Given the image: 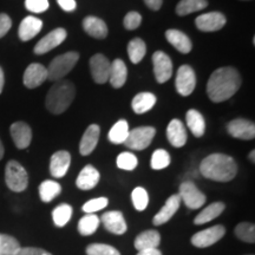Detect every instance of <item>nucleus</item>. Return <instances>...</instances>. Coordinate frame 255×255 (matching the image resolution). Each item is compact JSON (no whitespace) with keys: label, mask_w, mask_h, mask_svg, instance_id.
I'll use <instances>...</instances> for the list:
<instances>
[{"label":"nucleus","mask_w":255,"mask_h":255,"mask_svg":"<svg viewBox=\"0 0 255 255\" xmlns=\"http://www.w3.org/2000/svg\"><path fill=\"white\" fill-rule=\"evenodd\" d=\"M241 87V76L237 69L225 66L215 70L207 83V95L214 103L232 98Z\"/></svg>","instance_id":"f257e3e1"},{"label":"nucleus","mask_w":255,"mask_h":255,"mask_svg":"<svg viewBox=\"0 0 255 255\" xmlns=\"http://www.w3.org/2000/svg\"><path fill=\"white\" fill-rule=\"evenodd\" d=\"M200 173L203 177L216 182H229L238 174V164L232 156L212 154L202 159Z\"/></svg>","instance_id":"f03ea898"},{"label":"nucleus","mask_w":255,"mask_h":255,"mask_svg":"<svg viewBox=\"0 0 255 255\" xmlns=\"http://www.w3.org/2000/svg\"><path fill=\"white\" fill-rule=\"evenodd\" d=\"M76 89L70 81H58L51 87L46 95L45 105L51 114L65 113L75 100Z\"/></svg>","instance_id":"7ed1b4c3"},{"label":"nucleus","mask_w":255,"mask_h":255,"mask_svg":"<svg viewBox=\"0 0 255 255\" xmlns=\"http://www.w3.org/2000/svg\"><path fill=\"white\" fill-rule=\"evenodd\" d=\"M79 55L76 51L63 53L56 57L52 62L50 63L47 69V79L52 82H58L65 77L71 70L75 68L76 64L78 63Z\"/></svg>","instance_id":"20e7f679"},{"label":"nucleus","mask_w":255,"mask_h":255,"mask_svg":"<svg viewBox=\"0 0 255 255\" xmlns=\"http://www.w3.org/2000/svg\"><path fill=\"white\" fill-rule=\"evenodd\" d=\"M5 182L8 189L21 193L28 186V175L25 168L17 161H9L5 169Z\"/></svg>","instance_id":"39448f33"},{"label":"nucleus","mask_w":255,"mask_h":255,"mask_svg":"<svg viewBox=\"0 0 255 255\" xmlns=\"http://www.w3.org/2000/svg\"><path fill=\"white\" fill-rule=\"evenodd\" d=\"M155 135L156 129L154 127L135 128L129 131V135H128L124 144L132 150H144L151 144Z\"/></svg>","instance_id":"423d86ee"},{"label":"nucleus","mask_w":255,"mask_h":255,"mask_svg":"<svg viewBox=\"0 0 255 255\" xmlns=\"http://www.w3.org/2000/svg\"><path fill=\"white\" fill-rule=\"evenodd\" d=\"M178 196L189 209L201 208L207 200L205 194L195 186V183L190 182V181L181 183L180 189H178Z\"/></svg>","instance_id":"0eeeda50"},{"label":"nucleus","mask_w":255,"mask_h":255,"mask_svg":"<svg viewBox=\"0 0 255 255\" xmlns=\"http://www.w3.org/2000/svg\"><path fill=\"white\" fill-rule=\"evenodd\" d=\"M226 228L222 225H215L203 231L197 232L191 237V245L197 248H207L215 245L225 237Z\"/></svg>","instance_id":"6e6552de"},{"label":"nucleus","mask_w":255,"mask_h":255,"mask_svg":"<svg viewBox=\"0 0 255 255\" xmlns=\"http://www.w3.org/2000/svg\"><path fill=\"white\" fill-rule=\"evenodd\" d=\"M175 88L181 96H189L196 88V75L189 65L180 66L175 79Z\"/></svg>","instance_id":"1a4fd4ad"},{"label":"nucleus","mask_w":255,"mask_h":255,"mask_svg":"<svg viewBox=\"0 0 255 255\" xmlns=\"http://www.w3.org/2000/svg\"><path fill=\"white\" fill-rule=\"evenodd\" d=\"M154 76L159 84L168 82L173 76V62L163 51H156L152 55Z\"/></svg>","instance_id":"9d476101"},{"label":"nucleus","mask_w":255,"mask_h":255,"mask_svg":"<svg viewBox=\"0 0 255 255\" xmlns=\"http://www.w3.org/2000/svg\"><path fill=\"white\" fill-rule=\"evenodd\" d=\"M89 65H90L91 76L94 78L95 83H97V84H104V83L109 81L111 63L104 55L96 53V55H94L90 58Z\"/></svg>","instance_id":"9b49d317"},{"label":"nucleus","mask_w":255,"mask_h":255,"mask_svg":"<svg viewBox=\"0 0 255 255\" xmlns=\"http://www.w3.org/2000/svg\"><path fill=\"white\" fill-rule=\"evenodd\" d=\"M66 36H68V33H66V31L62 27H58L56 28V30L51 31L50 33H47L45 37L41 38V39L36 44V46H34L33 49L34 53H36V55H44V53H47L49 51L59 46L60 44L66 39Z\"/></svg>","instance_id":"f8f14e48"},{"label":"nucleus","mask_w":255,"mask_h":255,"mask_svg":"<svg viewBox=\"0 0 255 255\" xmlns=\"http://www.w3.org/2000/svg\"><path fill=\"white\" fill-rule=\"evenodd\" d=\"M226 17L221 12H208L199 15L195 20L196 27L202 32H215L226 25Z\"/></svg>","instance_id":"ddd939ff"},{"label":"nucleus","mask_w":255,"mask_h":255,"mask_svg":"<svg viewBox=\"0 0 255 255\" xmlns=\"http://www.w3.org/2000/svg\"><path fill=\"white\" fill-rule=\"evenodd\" d=\"M228 133L235 138L250 141L255 137V126L251 121L245 119L233 120L227 126Z\"/></svg>","instance_id":"4468645a"},{"label":"nucleus","mask_w":255,"mask_h":255,"mask_svg":"<svg viewBox=\"0 0 255 255\" xmlns=\"http://www.w3.org/2000/svg\"><path fill=\"white\" fill-rule=\"evenodd\" d=\"M101 221L103 223L104 228L115 235H123L128 229L123 213L119 212V210H111V212L104 213L102 215Z\"/></svg>","instance_id":"2eb2a0df"},{"label":"nucleus","mask_w":255,"mask_h":255,"mask_svg":"<svg viewBox=\"0 0 255 255\" xmlns=\"http://www.w3.org/2000/svg\"><path fill=\"white\" fill-rule=\"evenodd\" d=\"M47 79V69L39 63H32L25 70L23 82L28 89L38 88Z\"/></svg>","instance_id":"dca6fc26"},{"label":"nucleus","mask_w":255,"mask_h":255,"mask_svg":"<svg viewBox=\"0 0 255 255\" xmlns=\"http://www.w3.org/2000/svg\"><path fill=\"white\" fill-rule=\"evenodd\" d=\"M71 164V155L66 150H59L51 156L50 173L53 177L62 178L68 173Z\"/></svg>","instance_id":"f3484780"},{"label":"nucleus","mask_w":255,"mask_h":255,"mask_svg":"<svg viewBox=\"0 0 255 255\" xmlns=\"http://www.w3.org/2000/svg\"><path fill=\"white\" fill-rule=\"evenodd\" d=\"M167 138L169 143L175 148H182V146L186 145L188 139L187 129L180 120L174 119L168 124Z\"/></svg>","instance_id":"a211bd4d"},{"label":"nucleus","mask_w":255,"mask_h":255,"mask_svg":"<svg viewBox=\"0 0 255 255\" xmlns=\"http://www.w3.org/2000/svg\"><path fill=\"white\" fill-rule=\"evenodd\" d=\"M9 132L18 149H26L31 144L32 130L25 122H15L12 124Z\"/></svg>","instance_id":"6ab92c4d"},{"label":"nucleus","mask_w":255,"mask_h":255,"mask_svg":"<svg viewBox=\"0 0 255 255\" xmlns=\"http://www.w3.org/2000/svg\"><path fill=\"white\" fill-rule=\"evenodd\" d=\"M181 205V199L178 196V194H174L169 199L165 201L164 206L162 207L161 210L154 216L152 222L155 226H162L164 223H167L175 215V213L177 212Z\"/></svg>","instance_id":"aec40b11"},{"label":"nucleus","mask_w":255,"mask_h":255,"mask_svg":"<svg viewBox=\"0 0 255 255\" xmlns=\"http://www.w3.org/2000/svg\"><path fill=\"white\" fill-rule=\"evenodd\" d=\"M101 136V128L97 124H91L87 128L79 143V152L83 156L90 155L97 146L98 139Z\"/></svg>","instance_id":"412c9836"},{"label":"nucleus","mask_w":255,"mask_h":255,"mask_svg":"<svg viewBox=\"0 0 255 255\" xmlns=\"http://www.w3.org/2000/svg\"><path fill=\"white\" fill-rule=\"evenodd\" d=\"M101 174L94 165L88 164L82 169L81 173L76 180V186L82 190H90L97 186L100 182Z\"/></svg>","instance_id":"4be33fe9"},{"label":"nucleus","mask_w":255,"mask_h":255,"mask_svg":"<svg viewBox=\"0 0 255 255\" xmlns=\"http://www.w3.org/2000/svg\"><path fill=\"white\" fill-rule=\"evenodd\" d=\"M41 28H43V21L39 18L33 17V15H28V17L24 18L19 25V38L23 41L33 39L41 31Z\"/></svg>","instance_id":"5701e85b"},{"label":"nucleus","mask_w":255,"mask_h":255,"mask_svg":"<svg viewBox=\"0 0 255 255\" xmlns=\"http://www.w3.org/2000/svg\"><path fill=\"white\" fill-rule=\"evenodd\" d=\"M165 38L169 43L176 49L178 52L187 55L193 49V43H191L190 38L186 33L180 30H168L165 32Z\"/></svg>","instance_id":"b1692460"},{"label":"nucleus","mask_w":255,"mask_h":255,"mask_svg":"<svg viewBox=\"0 0 255 255\" xmlns=\"http://www.w3.org/2000/svg\"><path fill=\"white\" fill-rule=\"evenodd\" d=\"M83 28L90 37L96 39H104L108 36V26L102 19L89 15L83 20Z\"/></svg>","instance_id":"393cba45"},{"label":"nucleus","mask_w":255,"mask_h":255,"mask_svg":"<svg viewBox=\"0 0 255 255\" xmlns=\"http://www.w3.org/2000/svg\"><path fill=\"white\" fill-rule=\"evenodd\" d=\"M159 244H161L159 233L157 231H154V229H149V231H144L141 234L137 235L135 242H133V246L137 251H143L157 248Z\"/></svg>","instance_id":"a878e982"},{"label":"nucleus","mask_w":255,"mask_h":255,"mask_svg":"<svg viewBox=\"0 0 255 255\" xmlns=\"http://www.w3.org/2000/svg\"><path fill=\"white\" fill-rule=\"evenodd\" d=\"M128 77V69L126 66V63L122 59H115L111 63L110 66V75L109 81L110 84L113 85L115 89L122 88L127 82Z\"/></svg>","instance_id":"bb28decb"},{"label":"nucleus","mask_w":255,"mask_h":255,"mask_svg":"<svg viewBox=\"0 0 255 255\" xmlns=\"http://www.w3.org/2000/svg\"><path fill=\"white\" fill-rule=\"evenodd\" d=\"M186 122L187 126L189 128L195 137H202L206 132V121L205 117L202 116V114L196 109H190L187 111L186 115Z\"/></svg>","instance_id":"cd10ccee"},{"label":"nucleus","mask_w":255,"mask_h":255,"mask_svg":"<svg viewBox=\"0 0 255 255\" xmlns=\"http://www.w3.org/2000/svg\"><path fill=\"white\" fill-rule=\"evenodd\" d=\"M156 96L151 92H141L137 94L131 102V108L135 114H145L150 111L156 104Z\"/></svg>","instance_id":"c85d7f7f"},{"label":"nucleus","mask_w":255,"mask_h":255,"mask_svg":"<svg viewBox=\"0 0 255 255\" xmlns=\"http://www.w3.org/2000/svg\"><path fill=\"white\" fill-rule=\"evenodd\" d=\"M225 203L223 202H214L212 205L207 206L206 208H203L199 214L196 215V218L194 219V223L197 226L205 225V223H208L216 218H219L220 215L225 212Z\"/></svg>","instance_id":"c756f323"},{"label":"nucleus","mask_w":255,"mask_h":255,"mask_svg":"<svg viewBox=\"0 0 255 255\" xmlns=\"http://www.w3.org/2000/svg\"><path fill=\"white\" fill-rule=\"evenodd\" d=\"M129 123L126 120H120L110 129L109 133H108V138L114 144H122V143L124 144L128 135H129Z\"/></svg>","instance_id":"7c9ffc66"},{"label":"nucleus","mask_w":255,"mask_h":255,"mask_svg":"<svg viewBox=\"0 0 255 255\" xmlns=\"http://www.w3.org/2000/svg\"><path fill=\"white\" fill-rule=\"evenodd\" d=\"M60 193H62V186H60L58 182H56V181L46 180L40 183L39 196L43 202H51V201L55 200Z\"/></svg>","instance_id":"2f4dec72"},{"label":"nucleus","mask_w":255,"mask_h":255,"mask_svg":"<svg viewBox=\"0 0 255 255\" xmlns=\"http://www.w3.org/2000/svg\"><path fill=\"white\" fill-rule=\"evenodd\" d=\"M101 220L95 214H87L78 221V232L83 237H90L98 229Z\"/></svg>","instance_id":"473e14b6"},{"label":"nucleus","mask_w":255,"mask_h":255,"mask_svg":"<svg viewBox=\"0 0 255 255\" xmlns=\"http://www.w3.org/2000/svg\"><path fill=\"white\" fill-rule=\"evenodd\" d=\"M207 6H208L207 0H181L176 6V13L183 17L194 12L202 11Z\"/></svg>","instance_id":"72a5a7b5"},{"label":"nucleus","mask_w":255,"mask_h":255,"mask_svg":"<svg viewBox=\"0 0 255 255\" xmlns=\"http://www.w3.org/2000/svg\"><path fill=\"white\" fill-rule=\"evenodd\" d=\"M128 55L131 60L132 64H138L141 60L144 58L146 53V45L141 38H133L128 44Z\"/></svg>","instance_id":"f704fd0d"},{"label":"nucleus","mask_w":255,"mask_h":255,"mask_svg":"<svg viewBox=\"0 0 255 255\" xmlns=\"http://www.w3.org/2000/svg\"><path fill=\"white\" fill-rule=\"evenodd\" d=\"M73 209L72 207L68 203H62V205L57 206L52 212V220L55 222L57 227L62 228L66 226L70 220H71Z\"/></svg>","instance_id":"c9c22d12"},{"label":"nucleus","mask_w":255,"mask_h":255,"mask_svg":"<svg viewBox=\"0 0 255 255\" xmlns=\"http://www.w3.org/2000/svg\"><path fill=\"white\" fill-rule=\"evenodd\" d=\"M235 235L239 240L247 242V244H254L255 242V227L254 223L241 222L235 227Z\"/></svg>","instance_id":"e433bc0d"},{"label":"nucleus","mask_w":255,"mask_h":255,"mask_svg":"<svg viewBox=\"0 0 255 255\" xmlns=\"http://www.w3.org/2000/svg\"><path fill=\"white\" fill-rule=\"evenodd\" d=\"M20 250L17 239L7 234H0V255H15Z\"/></svg>","instance_id":"4c0bfd02"},{"label":"nucleus","mask_w":255,"mask_h":255,"mask_svg":"<svg viewBox=\"0 0 255 255\" xmlns=\"http://www.w3.org/2000/svg\"><path fill=\"white\" fill-rule=\"evenodd\" d=\"M170 162L171 158L169 152L164 149H157L151 156L150 165L154 170H162V169L167 168L170 164Z\"/></svg>","instance_id":"58836bf2"},{"label":"nucleus","mask_w":255,"mask_h":255,"mask_svg":"<svg viewBox=\"0 0 255 255\" xmlns=\"http://www.w3.org/2000/svg\"><path fill=\"white\" fill-rule=\"evenodd\" d=\"M131 200L135 209L138 212H143L149 205L148 191L143 187H136L131 193Z\"/></svg>","instance_id":"ea45409f"},{"label":"nucleus","mask_w":255,"mask_h":255,"mask_svg":"<svg viewBox=\"0 0 255 255\" xmlns=\"http://www.w3.org/2000/svg\"><path fill=\"white\" fill-rule=\"evenodd\" d=\"M116 164L117 167L122 169V170L131 171L138 165V159H137V157L132 154V152L126 151L117 156Z\"/></svg>","instance_id":"a19ab883"},{"label":"nucleus","mask_w":255,"mask_h":255,"mask_svg":"<svg viewBox=\"0 0 255 255\" xmlns=\"http://www.w3.org/2000/svg\"><path fill=\"white\" fill-rule=\"evenodd\" d=\"M85 252L87 255H121L119 250L107 244H91Z\"/></svg>","instance_id":"79ce46f5"},{"label":"nucleus","mask_w":255,"mask_h":255,"mask_svg":"<svg viewBox=\"0 0 255 255\" xmlns=\"http://www.w3.org/2000/svg\"><path fill=\"white\" fill-rule=\"evenodd\" d=\"M108 203H109V200L107 197H97V199H92L88 201L87 203H84L82 209L87 214H94L96 212L104 209L108 206Z\"/></svg>","instance_id":"37998d69"},{"label":"nucleus","mask_w":255,"mask_h":255,"mask_svg":"<svg viewBox=\"0 0 255 255\" xmlns=\"http://www.w3.org/2000/svg\"><path fill=\"white\" fill-rule=\"evenodd\" d=\"M25 7L32 13H43L49 8V0H25Z\"/></svg>","instance_id":"c03bdc74"},{"label":"nucleus","mask_w":255,"mask_h":255,"mask_svg":"<svg viewBox=\"0 0 255 255\" xmlns=\"http://www.w3.org/2000/svg\"><path fill=\"white\" fill-rule=\"evenodd\" d=\"M142 23V15L138 13V12L131 11L129 12L126 17H124V27L127 30H136V28L139 27V25Z\"/></svg>","instance_id":"a18cd8bd"},{"label":"nucleus","mask_w":255,"mask_h":255,"mask_svg":"<svg viewBox=\"0 0 255 255\" xmlns=\"http://www.w3.org/2000/svg\"><path fill=\"white\" fill-rule=\"evenodd\" d=\"M12 26V20L6 13H0V38H2Z\"/></svg>","instance_id":"49530a36"},{"label":"nucleus","mask_w":255,"mask_h":255,"mask_svg":"<svg viewBox=\"0 0 255 255\" xmlns=\"http://www.w3.org/2000/svg\"><path fill=\"white\" fill-rule=\"evenodd\" d=\"M15 255H52L49 252L41 250V248H36V247H24L19 250Z\"/></svg>","instance_id":"de8ad7c7"},{"label":"nucleus","mask_w":255,"mask_h":255,"mask_svg":"<svg viewBox=\"0 0 255 255\" xmlns=\"http://www.w3.org/2000/svg\"><path fill=\"white\" fill-rule=\"evenodd\" d=\"M57 2H58L60 8L64 9L65 12H72L77 7L76 0H57Z\"/></svg>","instance_id":"09e8293b"},{"label":"nucleus","mask_w":255,"mask_h":255,"mask_svg":"<svg viewBox=\"0 0 255 255\" xmlns=\"http://www.w3.org/2000/svg\"><path fill=\"white\" fill-rule=\"evenodd\" d=\"M144 2L149 8L152 9V11H158V9L162 7L163 0H144Z\"/></svg>","instance_id":"8fccbe9b"},{"label":"nucleus","mask_w":255,"mask_h":255,"mask_svg":"<svg viewBox=\"0 0 255 255\" xmlns=\"http://www.w3.org/2000/svg\"><path fill=\"white\" fill-rule=\"evenodd\" d=\"M136 255H162V252L158 248H152V250L138 251V253Z\"/></svg>","instance_id":"3c124183"},{"label":"nucleus","mask_w":255,"mask_h":255,"mask_svg":"<svg viewBox=\"0 0 255 255\" xmlns=\"http://www.w3.org/2000/svg\"><path fill=\"white\" fill-rule=\"evenodd\" d=\"M4 84H5V76H4V71L2 69L0 68V94L2 92V89H4Z\"/></svg>","instance_id":"603ef678"},{"label":"nucleus","mask_w":255,"mask_h":255,"mask_svg":"<svg viewBox=\"0 0 255 255\" xmlns=\"http://www.w3.org/2000/svg\"><path fill=\"white\" fill-rule=\"evenodd\" d=\"M4 145H2L1 141H0V159H1L2 157H4Z\"/></svg>","instance_id":"864d4df0"},{"label":"nucleus","mask_w":255,"mask_h":255,"mask_svg":"<svg viewBox=\"0 0 255 255\" xmlns=\"http://www.w3.org/2000/svg\"><path fill=\"white\" fill-rule=\"evenodd\" d=\"M254 155H255V150H252V151H251V154H250V159H251L252 162H253V163H254V162H255Z\"/></svg>","instance_id":"5fc2aeb1"}]
</instances>
